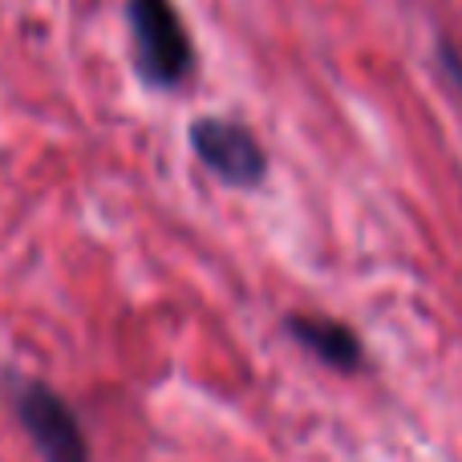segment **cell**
Segmentation results:
<instances>
[{
    "mask_svg": "<svg viewBox=\"0 0 462 462\" xmlns=\"http://www.w3.org/2000/svg\"><path fill=\"white\" fill-rule=\"evenodd\" d=\"M134 69L151 89H179L195 73V41L171 0H126Z\"/></svg>",
    "mask_w": 462,
    "mask_h": 462,
    "instance_id": "cell-1",
    "label": "cell"
},
{
    "mask_svg": "<svg viewBox=\"0 0 462 462\" xmlns=\"http://www.w3.org/2000/svg\"><path fill=\"white\" fill-rule=\"evenodd\" d=\"M191 154L219 179L224 187L236 191H255L268 179V154L263 143L244 126L239 118H224V114H203L187 130Z\"/></svg>",
    "mask_w": 462,
    "mask_h": 462,
    "instance_id": "cell-2",
    "label": "cell"
},
{
    "mask_svg": "<svg viewBox=\"0 0 462 462\" xmlns=\"http://www.w3.org/2000/svg\"><path fill=\"white\" fill-rule=\"evenodd\" d=\"M16 418H21L29 442L45 462H89V442L73 406L57 390L41 382H21L13 393Z\"/></svg>",
    "mask_w": 462,
    "mask_h": 462,
    "instance_id": "cell-3",
    "label": "cell"
},
{
    "mask_svg": "<svg viewBox=\"0 0 462 462\" xmlns=\"http://www.w3.org/2000/svg\"><path fill=\"white\" fill-rule=\"evenodd\" d=\"M288 333L296 337V345L312 353L320 365L337 369V374H353L365 361V349H361L357 333L341 320L328 317H288Z\"/></svg>",
    "mask_w": 462,
    "mask_h": 462,
    "instance_id": "cell-4",
    "label": "cell"
},
{
    "mask_svg": "<svg viewBox=\"0 0 462 462\" xmlns=\"http://www.w3.org/2000/svg\"><path fill=\"white\" fill-rule=\"evenodd\" d=\"M439 69L447 73L450 86H455L458 94H462V57L455 53V49H450V41H442V45H439Z\"/></svg>",
    "mask_w": 462,
    "mask_h": 462,
    "instance_id": "cell-5",
    "label": "cell"
}]
</instances>
